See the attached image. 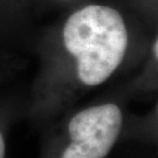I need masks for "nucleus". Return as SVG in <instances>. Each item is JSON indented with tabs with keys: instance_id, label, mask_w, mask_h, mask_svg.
Masks as SVG:
<instances>
[{
	"instance_id": "obj_1",
	"label": "nucleus",
	"mask_w": 158,
	"mask_h": 158,
	"mask_svg": "<svg viewBox=\"0 0 158 158\" xmlns=\"http://www.w3.org/2000/svg\"><path fill=\"white\" fill-rule=\"evenodd\" d=\"M66 66L45 73L32 90L33 122L57 121L89 91L106 83L124 62L129 33L110 6L88 5L69 15L61 29Z\"/></svg>"
},
{
	"instance_id": "obj_2",
	"label": "nucleus",
	"mask_w": 158,
	"mask_h": 158,
	"mask_svg": "<svg viewBox=\"0 0 158 158\" xmlns=\"http://www.w3.org/2000/svg\"><path fill=\"white\" fill-rule=\"evenodd\" d=\"M124 109L103 101L66 113L54 123L41 158H107L125 131Z\"/></svg>"
},
{
	"instance_id": "obj_3",
	"label": "nucleus",
	"mask_w": 158,
	"mask_h": 158,
	"mask_svg": "<svg viewBox=\"0 0 158 158\" xmlns=\"http://www.w3.org/2000/svg\"><path fill=\"white\" fill-rule=\"evenodd\" d=\"M6 150H7V147H6L5 132L0 125V158H6Z\"/></svg>"
}]
</instances>
